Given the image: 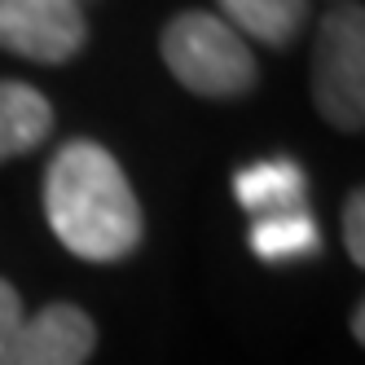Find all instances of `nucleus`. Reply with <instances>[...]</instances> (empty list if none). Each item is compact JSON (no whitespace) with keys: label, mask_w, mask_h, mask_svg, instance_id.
<instances>
[{"label":"nucleus","mask_w":365,"mask_h":365,"mask_svg":"<svg viewBox=\"0 0 365 365\" xmlns=\"http://www.w3.org/2000/svg\"><path fill=\"white\" fill-rule=\"evenodd\" d=\"M44 216L58 242L80 259L106 264L141 242V207L123 168L97 141H66L44 176Z\"/></svg>","instance_id":"1"},{"label":"nucleus","mask_w":365,"mask_h":365,"mask_svg":"<svg viewBox=\"0 0 365 365\" xmlns=\"http://www.w3.org/2000/svg\"><path fill=\"white\" fill-rule=\"evenodd\" d=\"M163 62L198 97H242L255 84L247 40L216 14H180L163 27Z\"/></svg>","instance_id":"2"},{"label":"nucleus","mask_w":365,"mask_h":365,"mask_svg":"<svg viewBox=\"0 0 365 365\" xmlns=\"http://www.w3.org/2000/svg\"><path fill=\"white\" fill-rule=\"evenodd\" d=\"M312 97L317 110L344 128L361 133L365 123V14L361 5H339L322 18L312 48Z\"/></svg>","instance_id":"3"},{"label":"nucleus","mask_w":365,"mask_h":365,"mask_svg":"<svg viewBox=\"0 0 365 365\" xmlns=\"http://www.w3.org/2000/svg\"><path fill=\"white\" fill-rule=\"evenodd\" d=\"M88 40L84 9L75 0H0V48L44 66L75 58Z\"/></svg>","instance_id":"4"},{"label":"nucleus","mask_w":365,"mask_h":365,"mask_svg":"<svg viewBox=\"0 0 365 365\" xmlns=\"http://www.w3.org/2000/svg\"><path fill=\"white\" fill-rule=\"evenodd\" d=\"M97 344V326L75 304H48L22 317L18 334L0 352V365H84Z\"/></svg>","instance_id":"5"},{"label":"nucleus","mask_w":365,"mask_h":365,"mask_svg":"<svg viewBox=\"0 0 365 365\" xmlns=\"http://www.w3.org/2000/svg\"><path fill=\"white\" fill-rule=\"evenodd\" d=\"M233 194L251 216H277V212H299L308 198V180L291 159H264L233 176Z\"/></svg>","instance_id":"6"},{"label":"nucleus","mask_w":365,"mask_h":365,"mask_svg":"<svg viewBox=\"0 0 365 365\" xmlns=\"http://www.w3.org/2000/svg\"><path fill=\"white\" fill-rule=\"evenodd\" d=\"M48 128H53V106L31 84L0 80V163L36 150Z\"/></svg>","instance_id":"7"},{"label":"nucleus","mask_w":365,"mask_h":365,"mask_svg":"<svg viewBox=\"0 0 365 365\" xmlns=\"http://www.w3.org/2000/svg\"><path fill=\"white\" fill-rule=\"evenodd\" d=\"M225 22L242 40H259V44H291L308 18V0H220Z\"/></svg>","instance_id":"8"},{"label":"nucleus","mask_w":365,"mask_h":365,"mask_svg":"<svg viewBox=\"0 0 365 365\" xmlns=\"http://www.w3.org/2000/svg\"><path fill=\"white\" fill-rule=\"evenodd\" d=\"M251 251L259 259H304V255H317L322 251V229L304 207L299 212H277V216H255L251 225Z\"/></svg>","instance_id":"9"},{"label":"nucleus","mask_w":365,"mask_h":365,"mask_svg":"<svg viewBox=\"0 0 365 365\" xmlns=\"http://www.w3.org/2000/svg\"><path fill=\"white\" fill-rule=\"evenodd\" d=\"M344 238H348V255L356 264H365V194L352 190L348 207H344Z\"/></svg>","instance_id":"10"},{"label":"nucleus","mask_w":365,"mask_h":365,"mask_svg":"<svg viewBox=\"0 0 365 365\" xmlns=\"http://www.w3.org/2000/svg\"><path fill=\"white\" fill-rule=\"evenodd\" d=\"M22 317H27V312H22V295L14 291L5 277H0V352H5V344L18 334Z\"/></svg>","instance_id":"11"},{"label":"nucleus","mask_w":365,"mask_h":365,"mask_svg":"<svg viewBox=\"0 0 365 365\" xmlns=\"http://www.w3.org/2000/svg\"><path fill=\"white\" fill-rule=\"evenodd\" d=\"M75 5H80V0H75Z\"/></svg>","instance_id":"12"}]
</instances>
